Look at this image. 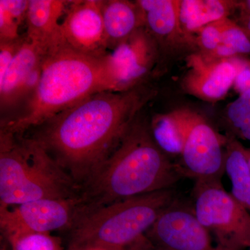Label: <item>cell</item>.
Segmentation results:
<instances>
[{"instance_id":"obj_2","label":"cell","mask_w":250,"mask_h":250,"mask_svg":"<svg viewBox=\"0 0 250 250\" xmlns=\"http://www.w3.org/2000/svg\"><path fill=\"white\" fill-rule=\"evenodd\" d=\"M153 139L149 126L136 118L116 149L80 187V214L131 197L172 188L182 178Z\"/></svg>"},{"instance_id":"obj_10","label":"cell","mask_w":250,"mask_h":250,"mask_svg":"<svg viewBox=\"0 0 250 250\" xmlns=\"http://www.w3.org/2000/svg\"><path fill=\"white\" fill-rule=\"evenodd\" d=\"M146 236L159 250H222L213 243L193 208L177 200L161 213Z\"/></svg>"},{"instance_id":"obj_24","label":"cell","mask_w":250,"mask_h":250,"mask_svg":"<svg viewBox=\"0 0 250 250\" xmlns=\"http://www.w3.org/2000/svg\"><path fill=\"white\" fill-rule=\"evenodd\" d=\"M223 20L210 23L198 31V43L205 54L211 53L221 43Z\"/></svg>"},{"instance_id":"obj_11","label":"cell","mask_w":250,"mask_h":250,"mask_svg":"<svg viewBox=\"0 0 250 250\" xmlns=\"http://www.w3.org/2000/svg\"><path fill=\"white\" fill-rule=\"evenodd\" d=\"M61 32L64 45L75 52L98 59L108 53L100 0L70 1Z\"/></svg>"},{"instance_id":"obj_16","label":"cell","mask_w":250,"mask_h":250,"mask_svg":"<svg viewBox=\"0 0 250 250\" xmlns=\"http://www.w3.org/2000/svg\"><path fill=\"white\" fill-rule=\"evenodd\" d=\"M144 15L145 27L157 41H192L179 22L180 0L136 1Z\"/></svg>"},{"instance_id":"obj_30","label":"cell","mask_w":250,"mask_h":250,"mask_svg":"<svg viewBox=\"0 0 250 250\" xmlns=\"http://www.w3.org/2000/svg\"><path fill=\"white\" fill-rule=\"evenodd\" d=\"M245 20H246L245 21H246L247 33L250 36V15H246Z\"/></svg>"},{"instance_id":"obj_4","label":"cell","mask_w":250,"mask_h":250,"mask_svg":"<svg viewBox=\"0 0 250 250\" xmlns=\"http://www.w3.org/2000/svg\"><path fill=\"white\" fill-rule=\"evenodd\" d=\"M80 187L32 138L0 131V207L80 195Z\"/></svg>"},{"instance_id":"obj_12","label":"cell","mask_w":250,"mask_h":250,"mask_svg":"<svg viewBox=\"0 0 250 250\" xmlns=\"http://www.w3.org/2000/svg\"><path fill=\"white\" fill-rule=\"evenodd\" d=\"M49 51L26 35L22 45L0 80L1 113L24 103L40 80L42 64Z\"/></svg>"},{"instance_id":"obj_19","label":"cell","mask_w":250,"mask_h":250,"mask_svg":"<svg viewBox=\"0 0 250 250\" xmlns=\"http://www.w3.org/2000/svg\"><path fill=\"white\" fill-rule=\"evenodd\" d=\"M153 139L168 156H181L184 147V132L175 112L156 114L149 125Z\"/></svg>"},{"instance_id":"obj_13","label":"cell","mask_w":250,"mask_h":250,"mask_svg":"<svg viewBox=\"0 0 250 250\" xmlns=\"http://www.w3.org/2000/svg\"><path fill=\"white\" fill-rule=\"evenodd\" d=\"M188 70L183 80L187 93L197 98L215 102L226 96L233 85L236 66L233 58L213 59L204 54L188 57Z\"/></svg>"},{"instance_id":"obj_32","label":"cell","mask_w":250,"mask_h":250,"mask_svg":"<svg viewBox=\"0 0 250 250\" xmlns=\"http://www.w3.org/2000/svg\"><path fill=\"white\" fill-rule=\"evenodd\" d=\"M248 250H250V248H248Z\"/></svg>"},{"instance_id":"obj_23","label":"cell","mask_w":250,"mask_h":250,"mask_svg":"<svg viewBox=\"0 0 250 250\" xmlns=\"http://www.w3.org/2000/svg\"><path fill=\"white\" fill-rule=\"evenodd\" d=\"M5 238L11 250H65L60 238L50 233H19Z\"/></svg>"},{"instance_id":"obj_1","label":"cell","mask_w":250,"mask_h":250,"mask_svg":"<svg viewBox=\"0 0 250 250\" xmlns=\"http://www.w3.org/2000/svg\"><path fill=\"white\" fill-rule=\"evenodd\" d=\"M155 93L141 85L95 94L36 127L31 138L80 187L116 149Z\"/></svg>"},{"instance_id":"obj_7","label":"cell","mask_w":250,"mask_h":250,"mask_svg":"<svg viewBox=\"0 0 250 250\" xmlns=\"http://www.w3.org/2000/svg\"><path fill=\"white\" fill-rule=\"evenodd\" d=\"M184 132V147L177 164L183 177L196 181L221 180L225 173L228 137L217 132L207 120L189 108L174 110Z\"/></svg>"},{"instance_id":"obj_20","label":"cell","mask_w":250,"mask_h":250,"mask_svg":"<svg viewBox=\"0 0 250 250\" xmlns=\"http://www.w3.org/2000/svg\"><path fill=\"white\" fill-rule=\"evenodd\" d=\"M246 54H250L248 33L229 18H224L221 43L211 53L205 55L210 59H226Z\"/></svg>"},{"instance_id":"obj_28","label":"cell","mask_w":250,"mask_h":250,"mask_svg":"<svg viewBox=\"0 0 250 250\" xmlns=\"http://www.w3.org/2000/svg\"><path fill=\"white\" fill-rule=\"evenodd\" d=\"M66 250H117L91 244L68 245Z\"/></svg>"},{"instance_id":"obj_26","label":"cell","mask_w":250,"mask_h":250,"mask_svg":"<svg viewBox=\"0 0 250 250\" xmlns=\"http://www.w3.org/2000/svg\"><path fill=\"white\" fill-rule=\"evenodd\" d=\"M233 60L237 70L233 86L240 95L250 89V62L236 57H233Z\"/></svg>"},{"instance_id":"obj_25","label":"cell","mask_w":250,"mask_h":250,"mask_svg":"<svg viewBox=\"0 0 250 250\" xmlns=\"http://www.w3.org/2000/svg\"><path fill=\"white\" fill-rule=\"evenodd\" d=\"M24 36L13 41H0V80H2L24 39Z\"/></svg>"},{"instance_id":"obj_3","label":"cell","mask_w":250,"mask_h":250,"mask_svg":"<svg viewBox=\"0 0 250 250\" xmlns=\"http://www.w3.org/2000/svg\"><path fill=\"white\" fill-rule=\"evenodd\" d=\"M104 58L88 57L65 45L49 51L35 89L14 115L1 119L0 131L24 136L91 95L114 91Z\"/></svg>"},{"instance_id":"obj_27","label":"cell","mask_w":250,"mask_h":250,"mask_svg":"<svg viewBox=\"0 0 250 250\" xmlns=\"http://www.w3.org/2000/svg\"><path fill=\"white\" fill-rule=\"evenodd\" d=\"M123 250H159L149 241L146 235L141 236L137 241L126 247Z\"/></svg>"},{"instance_id":"obj_9","label":"cell","mask_w":250,"mask_h":250,"mask_svg":"<svg viewBox=\"0 0 250 250\" xmlns=\"http://www.w3.org/2000/svg\"><path fill=\"white\" fill-rule=\"evenodd\" d=\"M157 42L146 27L140 28L105 56L114 91H126L143 84L155 65Z\"/></svg>"},{"instance_id":"obj_15","label":"cell","mask_w":250,"mask_h":250,"mask_svg":"<svg viewBox=\"0 0 250 250\" xmlns=\"http://www.w3.org/2000/svg\"><path fill=\"white\" fill-rule=\"evenodd\" d=\"M100 9L108 49L145 27L144 15L136 1L100 0Z\"/></svg>"},{"instance_id":"obj_18","label":"cell","mask_w":250,"mask_h":250,"mask_svg":"<svg viewBox=\"0 0 250 250\" xmlns=\"http://www.w3.org/2000/svg\"><path fill=\"white\" fill-rule=\"evenodd\" d=\"M225 147V173L231 182V194L250 214V170L244 146L229 135Z\"/></svg>"},{"instance_id":"obj_8","label":"cell","mask_w":250,"mask_h":250,"mask_svg":"<svg viewBox=\"0 0 250 250\" xmlns=\"http://www.w3.org/2000/svg\"><path fill=\"white\" fill-rule=\"evenodd\" d=\"M80 195L67 199H42L0 207V228L4 238L24 232L69 231L80 214Z\"/></svg>"},{"instance_id":"obj_22","label":"cell","mask_w":250,"mask_h":250,"mask_svg":"<svg viewBox=\"0 0 250 250\" xmlns=\"http://www.w3.org/2000/svg\"><path fill=\"white\" fill-rule=\"evenodd\" d=\"M227 118L233 134L250 142V89L229 104Z\"/></svg>"},{"instance_id":"obj_6","label":"cell","mask_w":250,"mask_h":250,"mask_svg":"<svg viewBox=\"0 0 250 250\" xmlns=\"http://www.w3.org/2000/svg\"><path fill=\"white\" fill-rule=\"evenodd\" d=\"M193 210L202 226L222 250H244L250 247V214L221 180L196 181Z\"/></svg>"},{"instance_id":"obj_5","label":"cell","mask_w":250,"mask_h":250,"mask_svg":"<svg viewBox=\"0 0 250 250\" xmlns=\"http://www.w3.org/2000/svg\"><path fill=\"white\" fill-rule=\"evenodd\" d=\"M177 200L172 188L85 212L69 230L68 245L91 244L123 250L146 235Z\"/></svg>"},{"instance_id":"obj_31","label":"cell","mask_w":250,"mask_h":250,"mask_svg":"<svg viewBox=\"0 0 250 250\" xmlns=\"http://www.w3.org/2000/svg\"><path fill=\"white\" fill-rule=\"evenodd\" d=\"M8 250L7 247L6 246H1V250Z\"/></svg>"},{"instance_id":"obj_29","label":"cell","mask_w":250,"mask_h":250,"mask_svg":"<svg viewBox=\"0 0 250 250\" xmlns=\"http://www.w3.org/2000/svg\"><path fill=\"white\" fill-rule=\"evenodd\" d=\"M238 6L243 9L245 14L250 15V0H246V1L238 2Z\"/></svg>"},{"instance_id":"obj_14","label":"cell","mask_w":250,"mask_h":250,"mask_svg":"<svg viewBox=\"0 0 250 250\" xmlns=\"http://www.w3.org/2000/svg\"><path fill=\"white\" fill-rule=\"evenodd\" d=\"M71 1L63 0H31L26 17V35L31 41L49 51L64 45L61 18L65 14Z\"/></svg>"},{"instance_id":"obj_21","label":"cell","mask_w":250,"mask_h":250,"mask_svg":"<svg viewBox=\"0 0 250 250\" xmlns=\"http://www.w3.org/2000/svg\"><path fill=\"white\" fill-rule=\"evenodd\" d=\"M27 0H0V41H13L21 37L20 26L26 21Z\"/></svg>"},{"instance_id":"obj_17","label":"cell","mask_w":250,"mask_h":250,"mask_svg":"<svg viewBox=\"0 0 250 250\" xmlns=\"http://www.w3.org/2000/svg\"><path fill=\"white\" fill-rule=\"evenodd\" d=\"M238 1L226 0H180L179 22L186 34L191 36L210 23L228 18Z\"/></svg>"}]
</instances>
